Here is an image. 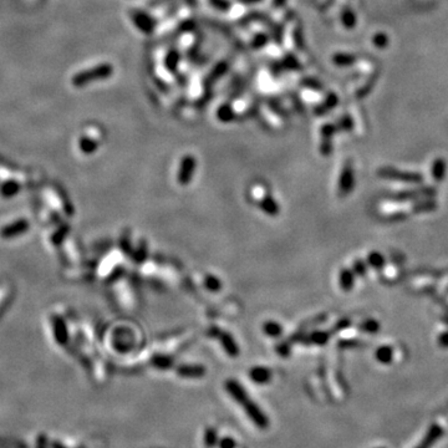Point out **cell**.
<instances>
[{"instance_id": "33", "label": "cell", "mask_w": 448, "mask_h": 448, "mask_svg": "<svg viewBox=\"0 0 448 448\" xmlns=\"http://www.w3.org/2000/svg\"><path fill=\"white\" fill-rule=\"evenodd\" d=\"M278 352H279V354H281V355H288L289 352H290V349H289V346H286V345H279L278 346Z\"/></svg>"}, {"instance_id": "17", "label": "cell", "mask_w": 448, "mask_h": 448, "mask_svg": "<svg viewBox=\"0 0 448 448\" xmlns=\"http://www.w3.org/2000/svg\"><path fill=\"white\" fill-rule=\"evenodd\" d=\"M153 365L154 366L159 367V369H161V370L169 369V367L173 365V359L169 357V356H165V355L156 356V357L153 359Z\"/></svg>"}, {"instance_id": "14", "label": "cell", "mask_w": 448, "mask_h": 448, "mask_svg": "<svg viewBox=\"0 0 448 448\" xmlns=\"http://www.w3.org/2000/svg\"><path fill=\"white\" fill-rule=\"evenodd\" d=\"M332 61L335 65L338 66H350L356 61V57L351 54H345V53H339L335 54L332 57Z\"/></svg>"}, {"instance_id": "18", "label": "cell", "mask_w": 448, "mask_h": 448, "mask_svg": "<svg viewBox=\"0 0 448 448\" xmlns=\"http://www.w3.org/2000/svg\"><path fill=\"white\" fill-rule=\"evenodd\" d=\"M341 20H343V24L345 25L347 29H352L356 25V16L350 9H345L341 14Z\"/></svg>"}, {"instance_id": "8", "label": "cell", "mask_w": 448, "mask_h": 448, "mask_svg": "<svg viewBox=\"0 0 448 448\" xmlns=\"http://www.w3.org/2000/svg\"><path fill=\"white\" fill-rule=\"evenodd\" d=\"M227 70H228V64H227L226 61L218 62V64L213 68V70H212L211 73H209L208 76H207L206 82L209 86H212L214 84V82H217L218 80H219L220 77H222L223 75L227 73Z\"/></svg>"}, {"instance_id": "23", "label": "cell", "mask_w": 448, "mask_h": 448, "mask_svg": "<svg viewBox=\"0 0 448 448\" xmlns=\"http://www.w3.org/2000/svg\"><path fill=\"white\" fill-rule=\"evenodd\" d=\"M336 130L338 128L334 125H324L321 128V137L324 141H331V137L334 136Z\"/></svg>"}, {"instance_id": "4", "label": "cell", "mask_w": 448, "mask_h": 448, "mask_svg": "<svg viewBox=\"0 0 448 448\" xmlns=\"http://www.w3.org/2000/svg\"><path fill=\"white\" fill-rule=\"evenodd\" d=\"M131 16H132V21H133V24L136 25V28L139 29L140 31H142V33L145 34L153 33L154 27H156V21H154L147 13L141 10H136V11H132Z\"/></svg>"}, {"instance_id": "10", "label": "cell", "mask_w": 448, "mask_h": 448, "mask_svg": "<svg viewBox=\"0 0 448 448\" xmlns=\"http://www.w3.org/2000/svg\"><path fill=\"white\" fill-rule=\"evenodd\" d=\"M260 208L264 213L269 215H277L279 213V206L277 205L272 196H264L260 199Z\"/></svg>"}, {"instance_id": "35", "label": "cell", "mask_w": 448, "mask_h": 448, "mask_svg": "<svg viewBox=\"0 0 448 448\" xmlns=\"http://www.w3.org/2000/svg\"><path fill=\"white\" fill-rule=\"evenodd\" d=\"M252 3H259V2H261V0H251Z\"/></svg>"}, {"instance_id": "26", "label": "cell", "mask_w": 448, "mask_h": 448, "mask_svg": "<svg viewBox=\"0 0 448 448\" xmlns=\"http://www.w3.org/2000/svg\"><path fill=\"white\" fill-rule=\"evenodd\" d=\"M338 127H339V128H341V130L350 131V130H351V127H352V121H351V119H350V117H347V116L343 117V119H341L340 121H339V123H338Z\"/></svg>"}, {"instance_id": "34", "label": "cell", "mask_w": 448, "mask_h": 448, "mask_svg": "<svg viewBox=\"0 0 448 448\" xmlns=\"http://www.w3.org/2000/svg\"><path fill=\"white\" fill-rule=\"evenodd\" d=\"M286 3V0H273V5H274L275 8H281L284 7Z\"/></svg>"}, {"instance_id": "7", "label": "cell", "mask_w": 448, "mask_h": 448, "mask_svg": "<svg viewBox=\"0 0 448 448\" xmlns=\"http://www.w3.org/2000/svg\"><path fill=\"white\" fill-rule=\"evenodd\" d=\"M218 336H219V340L222 343L224 350L227 351V354H229L231 356H237L239 354V349H238L237 344H235V341L231 335L226 334V332H219Z\"/></svg>"}, {"instance_id": "25", "label": "cell", "mask_w": 448, "mask_h": 448, "mask_svg": "<svg viewBox=\"0 0 448 448\" xmlns=\"http://www.w3.org/2000/svg\"><path fill=\"white\" fill-rule=\"evenodd\" d=\"M301 84H303L304 86H306V87L314 88V90H317V91L321 90V87H323L320 82H319L318 80H314V79H304Z\"/></svg>"}, {"instance_id": "31", "label": "cell", "mask_w": 448, "mask_h": 448, "mask_svg": "<svg viewBox=\"0 0 448 448\" xmlns=\"http://www.w3.org/2000/svg\"><path fill=\"white\" fill-rule=\"evenodd\" d=\"M219 447L220 448H235V442L233 438L226 437L219 441Z\"/></svg>"}, {"instance_id": "32", "label": "cell", "mask_w": 448, "mask_h": 448, "mask_svg": "<svg viewBox=\"0 0 448 448\" xmlns=\"http://www.w3.org/2000/svg\"><path fill=\"white\" fill-rule=\"evenodd\" d=\"M181 28H182L183 31H191V30H193L194 23L193 21H189V20H188V21L183 23L182 27H181Z\"/></svg>"}, {"instance_id": "11", "label": "cell", "mask_w": 448, "mask_h": 448, "mask_svg": "<svg viewBox=\"0 0 448 448\" xmlns=\"http://www.w3.org/2000/svg\"><path fill=\"white\" fill-rule=\"evenodd\" d=\"M339 99L336 97L335 94H329L326 96V99L324 100V102L321 103V105H319L317 108H315V114L317 115H324L326 114V112H329L331 108H334L336 105H338Z\"/></svg>"}, {"instance_id": "27", "label": "cell", "mask_w": 448, "mask_h": 448, "mask_svg": "<svg viewBox=\"0 0 448 448\" xmlns=\"http://www.w3.org/2000/svg\"><path fill=\"white\" fill-rule=\"evenodd\" d=\"M373 44L378 48H384L387 45V37L384 34H377L373 37Z\"/></svg>"}, {"instance_id": "2", "label": "cell", "mask_w": 448, "mask_h": 448, "mask_svg": "<svg viewBox=\"0 0 448 448\" xmlns=\"http://www.w3.org/2000/svg\"><path fill=\"white\" fill-rule=\"evenodd\" d=\"M114 73V68L110 64H101L95 66L93 69L82 71V73L76 74L73 77V85L76 87H81L87 84H91L94 81H99L110 77Z\"/></svg>"}, {"instance_id": "5", "label": "cell", "mask_w": 448, "mask_h": 448, "mask_svg": "<svg viewBox=\"0 0 448 448\" xmlns=\"http://www.w3.org/2000/svg\"><path fill=\"white\" fill-rule=\"evenodd\" d=\"M352 186H354V173H352L351 167H350V166H346V167L344 168L343 173H341L339 191H340V193L344 196V194H347L350 191H351Z\"/></svg>"}, {"instance_id": "30", "label": "cell", "mask_w": 448, "mask_h": 448, "mask_svg": "<svg viewBox=\"0 0 448 448\" xmlns=\"http://www.w3.org/2000/svg\"><path fill=\"white\" fill-rule=\"evenodd\" d=\"M273 37H274L277 44H281V39H283V29H281V27H279V25L273 29Z\"/></svg>"}, {"instance_id": "15", "label": "cell", "mask_w": 448, "mask_h": 448, "mask_svg": "<svg viewBox=\"0 0 448 448\" xmlns=\"http://www.w3.org/2000/svg\"><path fill=\"white\" fill-rule=\"evenodd\" d=\"M281 66H283V69H285V70H293V71L300 70V64H299L297 57L292 55V54H288V55L283 57V60H281Z\"/></svg>"}, {"instance_id": "9", "label": "cell", "mask_w": 448, "mask_h": 448, "mask_svg": "<svg viewBox=\"0 0 448 448\" xmlns=\"http://www.w3.org/2000/svg\"><path fill=\"white\" fill-rule=\"evenodd\" d=\"M249 375H251L252 380L257 384L269 383L272 377L271 370L265 369V367H253Z\"/></svg>"}, {"instance_id": "21", "label": "cell", "mask_w": 448, "mask_h": 448, "mask_svg": "<svg viewBox=\"0 0 448 448\" xmlns=\"http://www.w3.org/2000/svg\"><path fill=\"white\" fill-rule=\"evenodd\" d=\"M352 274L349 271H344L340 275V284L343 286L344 290H350L352 286Z\"/></svg>"}, {"instance_id": "13", "label": "cell", "mask_w": 448, "mask_h": 448, "mask_svg": "<svg viewBox=\"0 0 448 448\" xmlns=\"http://www.w3.org/2000/svg\"><path fill=\"white\" fill-rule=\"evenodd\" d=\"M217 117L218 120H219L220 122H231L233 121L235 114L234 110L232 108V106L227 105V103H224V105L219 106L217 110Z\"/></svg>"}, {"instance_id": "20", "label": "cell", "mask_w": 448, "mask_h": 448, "mask_svg": "<svg viewBox=\"0 0 448 448\" xmlns=\"http://www.w3.org/2000/svg\"><path fill=\"white\" fill-rule=\"evenodd\" d=\"M269 41V37L266 34L264 33H259L257 34L254 37H253L252 40V48L253 49H260L263 48L264 45H266V42Z\"/></svg>"}, {"instance_id": "3", "label": "cell", "mask_w": 448, "mask_h": 448, "mask_svg": "<svg viewBox=\"0 0 448 448\" xmlns=\"http://www.w3.org/2000/svg\"><path fill=\"white\" fill-rule=\"evenodd\" d=\"M194 171H196V159L191 154H187L181 161L180 169H178L177 181L180 185L187 186L191 183L192 177H193Z\"/></svg>"}, {"instance_id": "29", "label": "cell", "mask_w": 448, "mask_h": 448, "mask_svg": "<svg viewBox=\"0 0 448 448\" xmlns=\"http://www.w3.org/2000/svg\"><path fill=\"white\" fill-rule=\"evenodd\" d=\"M294 39H295V45H297L298 48H303L304 47V37H303V31H301V29H297L294 33Z\"/></svg>"}, {"instance_id": "16", "label": "cell", "mask_w": 448, "mask_h": 448, "mask_svg": "<svg viewBox=\"0 0 448 448\" xmlns=\"http://www.w3.org/2000/svg\"><path fill=\"white\" fill-rule=\"evenodd\" d=\"M264 332H265L266 335L272 336V338H277V336H279L281 334V326L278 323H275V321H268V323L264 324Z\"/></svg>"}, {"instance_id": "28", "label": "cell", "mask_w": 448, "mask_h": 448, "mask_svg": "<svg viewBox=\"0 0 448 448\" xmlns=\"http://www.w3.org/2000/svg\"><path fill=\"white\" fill-rule=\"evenodd\" d=\"M211 3L214 8H217V9H219V10H224V11L231 7V4H229L227 0H211Z\"/></svg>"}, {"instance_id": "6", "label": "cell", "mask_w": 448, "mask_h": 448, "mask_svg": "<svg viewBox=\"0 0 448 448\" xmlns=\"http://www.w3.org/2000/svg\"><path fill=\"white\" fill-rule=\"evenodd\" d=\"M177 372L183 377H202L206 373V369L199 365H182L178 367Z\"/></svg>"}, {"instance_id": "24", "label": "cell", "mask_w": 448, "mask_h": 448, "mask_svg": "<svg viewBox=\"0 0 448 448\" xmlns=\"http://www.w3.org/2000/svg\"><path fill=\"white\" fill-rule=\"evenodd\" d=\"M310 340H311L312 343L319 344V345H324V344L327 341V334L323 331H315L312 332L311 336H310Z\"/></svg>"}, {"instance_id": "1", "label": "cell", "mask_w": 448, "mask_h": 448, "mask_svg": "<svg viewBox=\"0 0 448 448\" xmlns=\"http://www.w3.org/2000/svg\"><path fill=\"white\" fill-rule=\"evenodd\" d=\"M226 390L229 395L233 397V400L243 406L244 412L249 417L253 423L260 430H265L269 426V420L266 417L265 413L260 410V407L255 404L254 401L251 400L248 395H247L245 390L239 383L235 380H228L226 383Z\"/></svg>"}, {"instance_id": "22", "label": "cell", "mask_w": 448, "mask_h": 448, "mask_svg": "<svg viewBox=\"0 0 448 448\" xmlns=\"http://www.w3.org/2000/svg\"><path fill=\"white\" fill-rule=\"evenodd\" d=\"M205 285L211 292H218L220 289V281L215 277H213V275H208L205 279Z\"/></svg>"}, {"instance_id": "19", "label": "cell", "mask_w": 448, "mask_h": 448, "mask_svg": "<svg viewBox=\"0 0 448 448\" xmlns=\"http://www.w3.org/2000/svg\"><path fill=\"white\" fill-rule=\"evenodd\" d=\"M218 443V436L215 430L208 429L205 433V444L207 448H213Z\"/></svg>"}, {"instance_id": "12", "label": "cell", "mask_w": 448, "mask_h": 448, "mask_svg": "<svg viewBox=\"0 0 448 448\" xmlns=\"http://www.w3.org/2000/svg\"><path fill=\"white\" fill-rule=\"evenodd\" d=\"M180 61H181L180 53H178L177 50H171L167 55H166L165 65L169 73H176L178 65H180Z\"/></svg>"}]
</instances>
